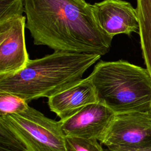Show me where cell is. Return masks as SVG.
<instances>
[{
	"label": "cell",
	"instance_id": "3",
	"mask_svg": "<svg viewBox=\"0 0 151 151\" xmlns=\"http://www.w3.org/2000/svg\"><path fill=\"white\" fill-rule=\"evenodd\" d=\"M97 100L116 114L151 111V77L146 70L127 61H100L89 76Z\"/></svg>",
	"mask_w": 151,
	"mask_h": 151
},
{
	"label": "cell",
	"instance_id": "12",
	"mask_svg": "<svg viewBox=\"0 0 151 151\" xmlns=\"http://www.w3.org/2000/svg\"><path fill=\"white\" fill-rule=\"evenodd\" d=\"M96 139L66 136L67 151H105Z\"/></svg>",
	"mask_w": 151,
	"mask_h": 151
},
{
	"label": "cell",
	"instance_id": "9",
	"mask_svg": "<svg viewBox=\"0 0 151 151\" xmlns=\"http://www.w3.org/2000/svg\"><path fill=\"white\" fill-rule=\"evenodd\" d=\"M48 106L60 120L65 119L85 106L97 101V95L90 76L61 90L48 98Z\"/></svg>",
	"mask_w": 151,
	"mask_h": 151
},
{
	"label": "cell",
	"instance_id": "14",
	"mask_svg": "<svg viewBox=\"0 0 151 151\" xmlns=\"http://www.w3.org/2000/svg\"><path fill=\"white\" fill-rule=\"evenodd\" d=\"M111 151H151V147L147 149H124V150H113Z\"/></svg>",
	"mask_w": 151,
	"mask_h": 151
},
{
	"label": "cell",
	"instance_id": "1",
	"mask_svg": "<svg viewBox=\"0 0 151 151\" xmlns=\"http://www.w3.org/2000/svg\"><path fill=\"white\" fill-rule=\"evenodd\" d=\"M27 28L36 45L54 51L96 54L110 50L112 38L98 25L85 0H24Z\"/></svg>",
	"mask_w": 151,
	"mask_h": 151
},
{
	"label": "cell",
	"instance_id": "13",
	"mask_svg": "<svg viewBox=\"0 0 151 151\" xmlns=\"http://www.w3.org/2000/svg\"><path fill=\"white\" fill-rule=\"evenodd\" d=\"M25 13L24 0H0V22Z\"/></svg>",
	"mask_w": 151,
	"mask_h": 151
},
{
	"label": "cell",
	"instance_id": "15",
	"mask_svg": "<svg viewBox=\"0 0 151 151\" xmlns=\"http://www.w3.org/2000/svg\"><path fill=\"white\" fill-rule=\"evenodd\" d=\"M0 151H16V150H8V149H6L0 147Z\"/></svg>",
	"mask_w": 151,
	"mask_h": 151
},
{
	"label": "cell",
	"instance_id": "5",
	"mask_svg": "<svg viewBox=\"0 0 151 151\" xmlns=\"http://www.w3.org/2000/svg\"><path fill=\"white\" fill-rule=\"evenodd\" d=\"M100 142L110 151L151 147V111L116 113Z\"/></svg>",
	"mask_w": 151,
	"mask_h": 151
},
{
	"label": "cell",
	"instance_id": "4",
	"mask_svg": "<svg viewBox=\"0 0 151 151\" xmlns=\"http://www.w3.org/2000/svg\"><path fill=\"white\" fill-rule=\"evenodd\" d=\"M0 127L11 137L6 149L16 151H67L60 122L28 106L24 111L0 117Z\"/></svg>",
	"mask_w": 151,
	"mask_h": 151
},
{
	"label": "cell",
	"instance_id": "2",
	"mask_svg": "<svg viewBox=\"0 0 151 151\" xmlns=\"http://www.w3.org/2000/svg\"><path fill=\"white\" fill-rule=\"evenodd\" d=\"M96 54L58 51L29 60L20 71L0 75V91L15 94L27 101L49 97L83 78L100 58Z\"/></svg>",
	"mask_w": 151,
	"mask_h": 151
},
{
	"label": "cell",
	"instance_id": "10",
	"mask_svg": "<svg viewBox=\"0 0 151 151\" xmlns=\"http://www.w3.org/2000/svg\"><path fill=\"white\" fill-rule=\"evenodd\" d=\"M142 56L151 77V0H136Z\"/></svg>",
	"mask_w": 151,
	"mask_h": 151
},
{
	"label": "cell",
	"instance_id": "7",
	"mask_svg": "<svg viewBox=\"0 0 151 151\" xmlns=\"http://www.w3.org/2000/svg\"><path fill=\"white\" fill-rule=\"evenodd\" d=\"M116 113L97 101L85 106L71 116L60 120L65 136L96 139L101 141Z\"/></svg>",
	"mask_w": 151,
	"mask_h": 151
},
{
	"label": "cell",
	"instance_id": "11",
	"mask_svg": "<svg viewBox=\"0 0 151 151\" xmlns=\"http://www.w3.org/2000/svg\"><path fill=\"white\" fill-rule=\"evenodd\" d=\"M28 106V101L24 99L10 93L0 91V117L23 111Z\"/></svg>",
	"mask_w": 151,
	"mask_h": 151
},
{
	"label": "cell",
	"instance_id": "6",
	"mask_svg": "<svg viewBox=\"0 0 151 151\" xmlns=\"http://www.w3.org/2000/svg\"><path fill=\"white\" fill-rule=\"evenodd\" d=\"M25 24L24 15L0 22V75L20 71L30 60L25 45Z\"/></svg>",
	"mask_w": 151,
	"mask_h": 151
},
{
	"label": "cell",
	"instance_id": "8",
	"mask_svg": "<svg viewBox=\"0 0 151 151\" xmlns=\"http://www.w3.org/2000/svg\"><path fill=\"white\" fill-rule=\"evenodd\" d=\"M95 19L110 38L119 34L130 35L139 32L136 9L124 0H103L92 5Z\"/></svg>",
	"mask_w": 151,
	"mask_h": 151
}]
</instances>
